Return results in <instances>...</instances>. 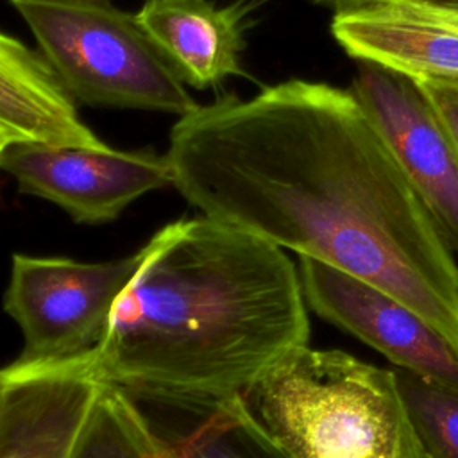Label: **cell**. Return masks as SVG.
<instances>
[{
    "instance_id": "cell-14",
    "label": "cell",
    "mask_w": 458,
    "mask_h": 458,
    "mask_svg": "<svg viewBox=\"0 0 458 458\" xmlns=\"http://www.w3.org/2000/svg\"><path fill=\"white\" fill-rule=\"evenodd\" d=\"M68 458H170L140 406L116 385L102 383Z\"/></svg>"
},
{
    "instance_id": "cell-1",
    "label": "cell",
    "mask_w": 458,
    "mask_h": 458,
    "mask_svg": "<svg viewBox=\"0 0 458 458\" xmlns=\"http://www.w3.org/2000/svg\"><path fill=\"white\" fill-rule=\"evenodd\" d=\"M172 186L204 216L392 295L458 354V263L349 89L290 79L181 116Z\"/></svg>"
},
{
    "instance_id": "cell-17",
    "label": "cell",
    "mask_w": 458,
    "mask_h": 458,
    "mask_svg": "<svg viewBox=\"0 0 458 458\" xmlns=\"http://www.w3.org/2000/svg\"><path fill=\"white\" fill-rule=\"evenodd\" d=\"M313 2L318 4V5H324L327 9H333L335 14H338V13L361 9V7L370 5L374 2H379V0H313Z\"/></svg>"
},
{
    "instance_id": "cell-7",
    "label": "cell",
    "mask_w": 458,
    "mask_h": 458,
    "mask_svg": "<svg viewBox=\"0 0 458 458\" xmlns=\"http://www.w3.org/2000/svg\"><path fill=\"white\" fill-rule=\"evenodd\" d=\"M349 91L356 97L445 245L458 256V148L415 81L361 63Z\"/></svg>"
},
{
    "instance_id": "cell-6",
    "label": "cell",
    "mask_w": 458,
    "mask_h": 458,
    "mask_svg": "<svg viewBox=\"0 0 458 458\" xmlns=\"http://www.w3.org/2000/svg\"><path fill=\"white\" fill-rule=\"evenodd\" d=\"M20 191L45 199L77 224H106L141 195L172 184L166 154L154 148L118 150L109 145L54 147L9 143L0 156Z\"/></svg>"
},
{
    "instance_id": "cell-19",
    "label": "cell",
    "mask_w": 458,
    "mask_h": 458,
    "mask_svg": "<svg viewBox=\"0 0 458 458\" xmlns=\"http://www.w3.org/2000/svg\"><path fill=\"white\" fill-rule=\"evenodd\" d=\"M9 143H11V140H9V138L0 131V156H2V152L5 150V147H7Z\"/></svg>"
},
{
    "instance_id": "cell-2",
    "label": "cell",
    "mask_w": 458,
    "mask_h": 458,
    "mask_svg": "<svg viewBox=\"0 0 458 458\" xmlns=\"http://www.w3.org/2000/svg\"><path fill=\"white\" fill-rule=\"evenodd\" d=\"M93 354L131 395L233 399L308 345L301 276L284 249L209 216L179 218L143 247Z\"/></svg>"
},
{
    "instance_id": "cell-16",
    "label": "cell",
    "mask_w": 458,
    "mask_h": 458,
    "mask_svg": "<svg viewBox=\"0 0 458 458\" xmlns=\"http://www.w3.org/2000/svg\"><path fill=\"white\" fill-rule=\"evenodd\" d=\"M458 148V81L413 79Z\"/></svg>"
},
{
    "instance_id": "cell-8",
    "label": "cell",
    "mask_w": 458,
    "mask_h": 458,
    "mask_svg": "<svg viewBox=\"0 0 458 458\" xmlns=\"http://www.w3.org/2000/svg\"><path fill=\"white\" fill-rule=\"evenodd\" d=\"M306 304L385 354L399 369L458 388V354L413 310L383 290L311 258H299Z\"/></svg>"
},
{
    "instance_id": "cell-3",
    "label": "cell",
    "mask_w": 458,
    "mask_h": 458,
    "mask_svg": "<svg viewBox=\"0 0 458 458\" xmlns=\"http://www.w3.org/2000/svg\"><path fill=\"white\" fill-rule=\"evenodd\" d=\"M243 401L292 458H431L395 370L340 349H293Z\"/></svg>"
},
{
    "instance_id": "cell-18",
    "label": "cell",
    "mask_w": 458,
    "mask_h": 458,
    "mask_svg": "<svg viewBox=\"0 0 458 458\" xmlns=\"http://www.w3.org/2000/svg\"><path fill=\"white\" fill-rule=\"evenodd\" d=\"M5 388H7V370L0 369V408H2V403H4Z\"/></svg>"
},
{
    "instance_id": "cell-10",
    "label": "cell",
    "mask_w": 458,
    "mask_h": 458,
    "mask_svg": "<svg viewBox=\"0 0 458 458\" xmlns=\"http://www.w3.org/2000/svg\"><path fill=\"white\" fill-rule=\"evenodd\" d=\"M7 370L0 408V458H68L104 381L93 356Z\"/></svg>"
},
{
    "instance_id": "cell-13",
    "label": "cell",
    "mask_w": 458,
    "mask_h": 458,
    "mask_svg": "<svg viewBox=\"0 0 458 458\" xmlns=\"http://www.w3.org/2000/svg\"><path fill=\"white\" fill-rule=\"evenodd\" d=\"M131 397L170 458H292L252 415L243 397Z\"/></svg>"
},
{
    "instance_id": "cell-9",
    "label": "cell",
    "mask_w": 458,
    "mask_h": 458,
    "mask_svg": "<svg viewBox=\"0 0 458 458\" xmlns=\"http://www.w3.org/2000/svg\"><path fill=\"white\" fill-rule=\"evenodd\" d=\"M331 32L360 63L410 79L458 81V7L437 0H379L335 14Z\"/></svg>"
},
{
    "instance_id": "cell-20",
    "label": "cell",
    "mask_w": 458,
    "mask_h": 458,
    "mask_svg": "<svg viewBox=\"0 0 458 458\" xmlns=\"http://www.w3.org/2000/svg\"><path fill=\"white\" fill-rule=\"evenodd\" d=\"M82 2H111V0H82Z\"/></svg>"
},
{
    "instance_id": "cell-15",
    "label": "cell",
    "mask_w": 458,
    "mask_h": 458,
    "mask_svg": "<svg viewBox=\"0 0 458 458\" xmlns=\"http://www.w3.org/2000/svg\"><path fill=\"white\" fill-rule=\"evenodd\" d=\"M397 385L431 458H458V388L397 369Z\"/></svg>"
},
{
    "instance_id": "cell-12",
    "label": "cell",
    "mask_w": 458,
    "mask_h": 458,
    "mask_svg": "<svg viewBox=\"0 0 458 458\" xmlns=\"http://www.w3.org/2000/svg\"><path fill=\"white\" fill-rule=\"evenodd\" d=\"M0 131L11 143L100 148L45 57L0 30Z\"/></svg>"
},
{
    "instance_id": "cell-5",
    "label": "cell",
    "mask_w": 458,
    "mask_h": 458,
    "mask_svg": "<svg viewBox=\"0 0 458 458\" xmlns=\"http://www.w3.org/2000/svg\"><path fill=\"white\" fill-rule=\"evenodd\" d=\"M143 258V247L100 263L14 254L4 310L21 329L23 349L11 367L36 369L93 356Z\"/></svg>"
},
{
    "instance_id": "cell-4",
    "label": "cell",
    "mask_w": 458,
    "mask_h": 458,
    "mask_svg": "<svg viewBox=\"0 0 458 458\" xmlns=\"http://www.w3.org/2000/svg\"><path fill=\"white\" fill-rule=\"evenodd\" d=\"M9 2L75 104L159 111L179 118L197 109L186 84L136 14L111 2Z\"/></svg>"
},
{
    "instance_id": "cell-11",
    "label": "cell",
    "mask_w": 458,
    "mask_h": 458,
    "mask_svg": "<svg viewBox=\"0 0 458 458\" xmlns=\"http://www.w3.org/2000/svg\"><path fill=\"white\" fill-rule=\"evenodd\" d=\"M136 20L186 86L206 89L242 75L243 11L209 0H145Z\"/></svg>"
}]
</instances>
